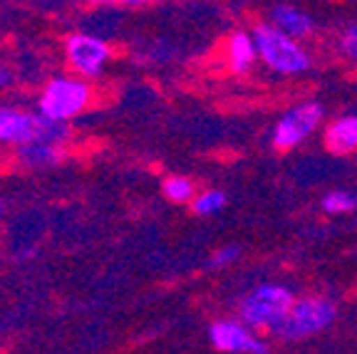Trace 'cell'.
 I'll list each match as a JSON object with an SVG mask.
<instances>
[{
	"mask_svg": "<svg viewBox=\"0 0 357 354\" xmlns=\"http://www.w3.org/2000/svg\"><path fill=\"white\" fill-rule=\"evenodd\" d=\"M337 320V305L325 295H301L275 330L280 342H305L323 334Z\"/></svg>",
	"mask_w": 357,
	"mask_h": 354,
	"instance_id": "7a4b0ae2",
	"label": "cell"
},
{
	"mask_svg": "<svg viewBox=\"0 0 357 354\" xmlns=\"http://www.w3.org/2000/svg\"><path fill=\"white\" fill-rule=\"evenodd\" d=\"M89 3H97V6H102V3H117V6H142V3H149V0H89Z\"/></svg>",
	"mask_w": 357,
	"mask_h": 354,
	"instance_id": "d6986e66",
	"label": "cell"
},
{
	"mask_svg": "<svg viewBox=\"0 0 357 354\" xmlns=\"http://www.w3.org/2000/svg\"><path fill=\"white\" fill-rule=\"evenodd\" d=\"M340 47H342V52L350 57V60L357 62V22H355V25H350V28L342 33Z\"/></svg>",
	"mask_w": 357,
	"mask_h": 354,
	"instance_id": "e0dca14e",
	"label": "cell"
},
{
	"mask_svg": "<svg viewBox=\"0 0 357 354\" xmlns=\"http://www.w3.org/2000/svg\"><path fill=\"white\" fill-rule=\"evenodd\" d=\"M325 141H328L330 149L337 151V154L357 151V116L335 119V122L325 129Z\"/></svg>",
	"mask_w": 357,
	"mask_h": 354,
	"instance_id": "8fae6325",
	"label": "cell"
},
{
	"mask_svg": "<svg viewBox=\"0 0 357 354\" xmlns=\"http://www.w3.org/2000/svg\"><path fill=\"white\" fill-rule=\"evenodd\" d=\"M164 196L174 203H186V201H194V183L184 176H169L162 186Z\"/></svg>",
	"mask_w": 357,
	"mask_h": 354,
	"instance_id": "4fadbf2b",
	"label": "cell"
},
{
	"mask_svg": "<svg viewBox=\"0 0 357 354\" xmlns=\"http://www.w3.org/2000/svg\"><path fill=\"white\" fill-rule=\"evenodd\" d=\"M3 208H6V206H3V201H0V216H3Z\"/></svg>",
	"mask_w": 357,
	"mask_h": 354,
	"instance_id": "ffe728a7",
	"label": "cell"
},
{
	"mask_svg": "<svg viewBox=\"0 0 357 354\" xmlns=\"http://www.w3.org/2000/svg\"><path fill=\"white\" fill-rule=\"evenodd\" d=\"M89 84L82 79H70V77H55L47 82L43 89L38 102V111L43 116H50L57 122H70L73 116H77L84 107L89 105Z\"/></svg>",
	"mask_w": 357,
	"mask_h": 354,
	"instance_id": "5b68a950",
	"label": "cell"
},
{
	"mask_svg": "<svg viewBox=\"0 0 357 354\" xmlns=\"http://www.w3.org/2000/svg\"><path fill=\"white\" fill-rule=\"evenodd\" d=\"M357 208V194L352 191H330L323 199V210L328 213H347Z\"/></svg>",
	"mask_w": 357,
	"mask_h": 354,
	"instance_id": "9a60e30c",
	"label": "cell"
},
{
	"mask_svg": "<svg viewBox=\"0 0 357 354\" xmlns=\"http://www.w3.org/2000/svg\"><path fill=\"white\" fill-rule=\"evenodd\" d=\"M70 134L67 122H57L50 116L33 111L0 107V144H30V141H50L62 144Z\"/></svg>",
	"mask_w": 357,
	"mask_h": 354,
	"instance_id": "3957f363",
	"label": "cell"
},
{
	"mask_svg": "<svg viewBox=\"0 0 357 354\" xmlns=\"http://www.w3.org/2000/svg\"><path fill=\"white\" fill-rule=\"evenodd\" d=\"M256 43H253L251 35L245 33H234L229 38V65L234 72H248L251 65L256 62Z\"/></svg>",
	"mask_w": 357,
	"mask_h": 354,
	"instance_id": "7c38bea8",
	"label": "cell"
},
{
	"mask_svg": "<svg viewBox=\"0 0 357 354\" xmlns=\"http://www.w3.org/2000/svg\"><path fill=\"white\" fill-rule=\"evenodd\" d=\"M13 79H15V77H13L10 70H8L6 65H0V89H8V87H10Z\"/></svg>",
	"mask_w": 357,
	"mask_h": 354,
	"instance_id": "ac0fdd59",
	"label": "cell"
},
{
	"mask_svg": "<svg viewBox=\"0 0 357 354\" xmlns=\"http://www.w3.org/2000/svg\"><path fill=\"white\" fill-rule=\"evenodd\" d=\"M206 334L218 354H271V342L238 317H218Z\"/></svg>",
	"mask_w": 357,
	"mask_h": 354,
	"instance_id": "8992f818",
	"label": "cell"
},
{
	"mask_svg": "<svg viewBox=\"0 0 357 354\" xmlns=\"http://www.w3.org/2000/svg\"><path fill=\"white\" fill-rule=\"evenodd\" d=\"M323 114L325 109L318 102H303V105L288 109L273 129V146L275 149H293V146L303 144L320 127Z\"/></svg>",
	"mask_w": 357,
	"mask_h": 354,
	"instance_id": "52a82bcc",
	"label": "cell"
},
{
	"mask_svg": "<svg viewBox=\"0 0 357 354\" xmlns=\"http://www.w3.org/2000/svg\"><path fill=\"white\" fill-rule=\"evenodd\" d=\"M253 43L268 70L278 75H301L310 67V57L298 45V40L280 33L275 25H258L253 30Z\"/></svg>",
	"mask_w": 357,
	"mask_h": 354,
	"instance_id": "277c9868",
	"label": "cell"
},
{
	"mask_svg": "<svg viewBox=\"0 0 357 354\" xmlns=\"http://www.w3.org/2000/svg\"><path fill=\"white\" fill-rule=\"evenodd\" d=\"M271 25H275L280 33H285L293 40L307 38L315 30L312 17L307 13H303L301 8H293V6H275L271 10Z\"/></svg>",
	"mask_w": 357,
	"mask_h": 354,
	"instance_id": "9c48e42d",
	"label": "cell"
},
{
	"mask_svg": "<svg viewBox=\"0 0 357 354\" xmlns=\"http://www.w3.org/2000/svg\"><path fill=\"white\" fill-rule=\"evenodd\" d=\"M293 302H296L293 288H288L283 282H261L238 298L236 317L248 327H253L256 332L273 334L290 312Z\"/></svg>",
	"mask_w": 357,
	"mask_h": 354,
	"instance_id": "6da1fadb",
	"label": "cell"
},
{
	"mask_svg": "<svg viewBox=\"0 0 357 354\" xmlns=\"http://www.w3.org/2000/svg\"><path fill=\"white\" fill-rule=\"evenodd\" d=\"M67 60L84 77H97L105 70L109 60V45L97 35L89 33H75L67 38Z\"/></svg>",
	"mask_w": 357,
	"mask_h": 354,
	"instance_id": "ba28073f",
	"label": "cell"
},
{
	"mask_svg": "<svg viewBox=\"0 0 357 354\" xmlns=\"http://www.w3.org/2000/svg\"><path fill=\"white\" fill-rule=\"evenodd\" d=\"M223 206H226V194L223 191H204V194L191 201V210L199 213V216H211V213L221 210Z\"/></svg>",
	"mask_w": 357,
	"mask_h": 354,
	"instance_id": "5bb4252c",
	"label": "cell"
},
{
	"mask_svg": "<svg viewBox=\"0 0 357 354\" xmlns=\"http://www.w3.org/2000/svg\"><path fill=\"white\" fill-rule=\"evenodd\" d=\"M17 156L30 169H50L62 164L65 151L60 144H50V141H30V144H22L17 149Z\"/></svg>",
	"mask_w": 357,
	"mask_h": 354,
	"instance_id": "30bf717a",
	"label": "cell"
},
{
	"mask_svg": "<svg viewBox=\"0 0 357 354\" xmlns=\"http://www.w3.org/2000/svg\"><path fill=\"white\" fill-rule=\"evenodd\" d=\"M238 253H241L238 245H226V248L216 250V253H213L211 258H208V268H211V270H221V268H229L231 263L238 261Z\"/></svg>",
	"mask_w": 357,
	"mask_h": 354,
	"instance_id": "2e32d148",
	"label": "cell"
}]
</instances>
